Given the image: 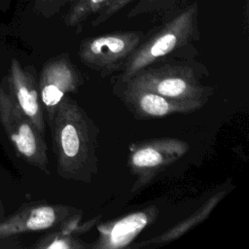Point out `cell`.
<instances>
[{"label": "cell", "mask_w": 249, "mask_h": 249, "mask_svg": "<svg viewBox=\"0 0 249 249\" xmlns=\"http://www.w3.org/2000/svg\"><path fill=\"white\" fill-rule=\"evenodd\" d=\"M57 174L66 180L89 183L98 171L99 129L87 111L66 95L49 124Z\"/></svg>", "instance_id": "cell-1"}, {"label": "cell", "mask_w": 249, "mask_h": 249, "mask_svg": "<svg viewBox=\"0 0 249 249\" xmlns=\"http://www.w3.org/2000/svg\"><path fill=\"white\" fill-rule=\"evenodd\" d=\"M197 6L194 4L167 21L137 49L124 62L117 83H124L143 68L155 64L174 51L187 46L197 35Z\"/></svg>", "instance_id": "cell-2"}, {"label": "cell", "mask_w": 249, "mask_h": 249, "mask_svg": "<svg viewBox=\"0 0 249 249\" xmlns=\"http://www.w3.org/2000/svg\"><path fill=\"white\" fill-rule=\"evenodd\" d=\"M118 84L201 105H204L213 94L211 87L200 83L195 68L184 62L165 63L160 66L149 65L127 81Z\"/></svg>", "instance_id": "cell-3"}, {"label": "cell", "mask_w": 249, "mask_h": 249, "mask_svg": "<svg viewBox=\"0 0 249 249\" xmlns=\"http://www.w3.org/2000/svg\"><path fill=\"white\" fill-rule=\"evenodd\" d=\"M0 124L17 154L27 163L50 174L44 136L22 113L11 93L0 83Z\"/></svg>", "instance_id": "cell-4"}, {"label": "cell", "mask_w": 249, "mask_h": 249, "mask_svg": "<svg viewBox=\"0 0 249 249\" xmlns=\"http://www.w3.org/2000/svg\"><path fill=\"white\" fill-rule=\"evenodd\" d=\"M142 33L118 31L84 39L79 57L84 65L105 77L122 70L124 62L142 41Z\"/></svg>", "instance_id": "cell-5"}, {"label": "cell", "mask_w": 249, "mask_h": 249, "mask_svg": "<svg viewBox=\"0 0 249 249\" xmlns=\"http://www.w3.org/2000/svg\"><path fill=\"white\" fill-rule=\"evenodd\" d=\"M189 149L190 145L186 141L173 137L154 138L132 144L127 165L136 180L131 192L150 184L163 168L184 157Z\"/></svg>", "instance_id": "cell-6"}, {"label": "cell", "mask_w": 249, "mask_h": 249, "mask_svg": "<svg viewBox=\"0 0 249 249\" xmlns=\"http://www.w3.org/2000/svg\"><path fill=\"white\" fill-rule=\"evenodd\" d=\"M83 76L67 53H61L48 60L39 75L40 100L47 114L48 124L61 100L68 93L76 91L83 84Z\"/></svg>", "instance_id": "cell-7"}, {"label": "cell", "mask_w": 249, "mask_h": 249, "mask_svg": "<svg viewBox=\"0 0 249 249\" xmlns=\"http://www.w3.org/2000/svg\"><path fill=\"white\" fill-rule=\"evenodd\" d=\"M113 91L134 118L138 120L158 119L173 114L192 113L203 106L196 102L180 101L150 90L129 88L118 83L114 85Z\"/></svg>", "instance_id": "cell-8"}, {"label": "cell", "mask_w": 249, "mask_h": 249, "mask_svg": "<svg viewBox=\"0 0 249 249\" xmlns=\"http://www.w3.org/2000/svg\"><path fill=\"white\" fill-rule=\"evenodd\" d=\"M81 212V209L64 204L40 202L27 204L0 223V238L48 230Z\"/></svg>", "instance_id": "cell-9"}, {"label": "cell", "mask_w": 249, "mask_h": 249, "mask_svg": "<svg viewBox=\"0 0 249 249\" xmlns=\"http://www.w3.org/2000/svg\"><path fill=\"white\" fill-rule=\"evenodd\" d=\"M159 216L157 206H149L145 209L126 214L125 216L106 222L97 227L98 237L96 241L89 245L93 249H121L128 246L140 232L154 223Z\"/></svg>", "instance_id": "cell-10"}, {"label": "cell", "mask_w": 249, "mask_h": 249, "mask_svg": "<svg viewBox=\"0 0 249 249\" xmlns=\"http://www.w3.org/2000/svg\"><path fill=\"white\" fill-rule=\"evenodd\" d=\"M9 92L22 113L32 122L38 131L45 136L46 124L44 109L40 100L38 82L31 67H22L13 58L8 75Z\"/></svg>", "instance_id": "cell-11"}, {"label": "cell", "mask_w": 249, "mask_h": 249, "mask_svg": "<svg viewBox=\"0 0 249 249\" xmlns=\"http://www.w3.org/2000/svg\"><path fill=\"white\" fill-rule=\"evenodd\" d=\"M225 196H226L225 190L214 194L199 208H197L194 213H192L186 219L182 220L180 223L176 224L175 226H173L166 231L160 233V235L137 243L136 245H134V247L143 248V247H150V246H160L181 237L182 235L187 233L190 230H192L196 226L202 223L210 215L214 207L219 203V201Z\"/></svg>", "instance_id": "cell-12"}, {"label": "cell", "mask_w": 249, "mask_h": 249, "mask_svg": "<svg viewBox=\"0 0 249 249\" xmlns=\"http://www.w3.org/2000/svg\"><path fill=\"white\" fill-rule=\"evenodd\" d=\"M82 214H75L58 226V230L40 237L32 247L37 249H80L89 247L75 237V234L86 232L89 230L87 223H81Z\"/></svg>", "instance_id": "cell-13"}, {"label": "cell", "mask_w": 249, "mask_h": 249, "mask_svg": "<svg viewBox=\"0 0 249 249\" xmlns=\"http://www.w3.org/2000/svg\"><path fill=\"white\" fill-rule=\"evenodd\" d=\"M110 0H74V3L64 17L68 27L80 25L89 17L99 13Z\"/></svg>", "instance_id": "cell-14"}, {"label": "cell", "mask_w": 249, "mask_h": 249, "mask_svg": "<svg viewBox=\"0 0 249 249\" xmlns=\"http://www.w3.org/2000/svg\"><path fill=\"white\" fill-rule=\"evenodd\" d=\"M133 0H110L109 3L98 13V16L92 20L91 25L97 26L104 22L105 20L109 19L113 15L118 13L121 9H123L124 6L129 4Z\"/></svg>", "instance_id": "cell-15"}, {"label": "cell", "mask_w": 249, "mask_h": 249, "mask_svg": "<svg viewBox=\"0 0 249 249\" xmlns=\"http://www.w3.org/2000/svg\"><path fill=\"white\" fill-rule=\"evenodd\" d=\"M74 0H36L37 6H46V5H53L59 3H66V2H73Z\"/></svg>", "instance_id": "cell-16"}]
</instances>
